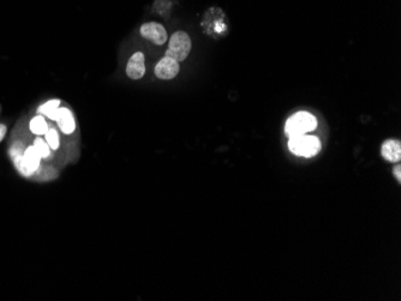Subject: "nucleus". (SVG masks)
<instances>
[{
  "instance_id": "obj_1",
  "label": "nucleus",
  "mask_w": 401,
  "mask_h": 301,
  "mask_svg": "<svg viewBox=\"0 0 401 301\" xmlns=\"http://www.w3.org/2000/svg\"><path fill=\"white\" fill-rule=\"evenodd\" d=\"M289 148L294 155L304 157H312L321 150V142L317 137L308 134L290 136Z\"/></svg>"
},
{
  "instance_id": "obj_2",
  "label": "nucleus",
  "mask_w": 401,
  "mask_h": 301,
  "mask_svg": "<svg viewBox=\"0 0 401 301\" xmlns=\"http://www.w3.org/2000/svg\"><path fill=\"white\" fill-rule=\"evenodd\" d=\"M317 126V120L308 112H298L286 122L285 132L287 136L307 134L314 131Z\"/></svg>"
},
{
  "instance_id": "obj_3",
  "label": "nucleus",
  "mask_w": 401,
  "mask_h": 301,
  "mask_svg": "<svg viewBox=\"0 0 401 301\" xmlns=\"http://www.w3.org/2000/svg\"><path fill=\"white\" fill-rule=\"evenodd\" d=\"M191 52V38L185 31H176L169 38L168 48L166 51V55L169 58L177 60V62H184Z\"/></svg>"
},
{
  "instance_id": "obj_4",
  "label": "nucleus",
  "mask_w": 401,
  "mask_h": 301,
  "mask_svg": "<svg viewBox=\"0 0 401 301\" xmlns=\"http://www.w3.org/2000/svg\"><path fill=\"white\" fill-rule=\"evenodd\" d=\"M41 156L37 153V150L35 149L34 145L28 147L22 155L21 162L17 166L18 171L24 175H31L37 171L39 166H40Z\"/></svg>"
},
{
  "instance_id": "obj_5",
  "label": "nucleus",
  "mask_w": 401,
  "mask_h": 301,
  "mask_svg": "<svg viewBox=\"0 0 401 301\" xmlns=\"http://www.w3.org/2000/svg\"><path fill=\"white\" fill-rule=\"evenodd\" d=\"M141 35L154 45L161 46L167 41V31L162 24L156 22L144 23L141 27Z\"/></svg>"
},
{
  "instance_id": "obj_6",
  "label": "nucleus",
  "mask_w": 401,
  "mask_h": 301,
  "mask_svg": "<svg viewBox=\"0 0 401 301\" xmlns=\"http://www.w3.org/2000/svg\"><path fill=\"white\" fill-rule=\"evenodd\" d=\"M179 63L165 55L155 66V76L160 79H172L179 73Z\"/></svg>"
},
{
  "instance_id": "obj_7",
  "label": "nucleus",
  "mask_w": 401,
  "mask_h": 301,
  "mask_svg": "<svg viewBox=\"0 0 401 301\" xmlns=\"http://www.w3.org/2000/svg\"><path fill=\"white\" fill-rule=\"evenodd\" d=\"M145 58L142 52H136L126 65V74L131 79H141L145 73Z\"/></svg>"
},
{
  "instance_id": "obj_8",
  "label": "nucleus",
  "mask_w": 401,
  "mask_h": 301,
  "mask_svg": "<svg viewBox=\"0 0 401 301\" xmlns=\"http://www.w3.org/2000/svg\"><path fill=\"white\" fill-rule=\"evenodd\" d=\"M381 154L383 158H386L387 161L393 162H399L401 158V144L399 141L395 139H389L383 143Z\"/></svg>"
},
{
  "instance_id": "obj_9",
  "label": "nucleus",
  "mask_w": 401,
  "mask_h": 301,
  "mask_svg": "<svg viewBox=\"0 0 401 301\" xmlns=\"http://www.w3.org/2000/svg\"><path fill=\"white\" fill-rule=\"evenodd\" d=\"M56 123H58L62 132L65 134L72 133L74 129H76V124H74L72 113H71L70 109H67L65 107H60L59 116H58V120H56Z\"/></svg>"
},
{
  "instance_id": "obj_10",
  "label": "nucleus",
  "mask_w": 401,
  "mask_h": 301,
  "mask_svg": "<svg viewBox=\"0 0 401 301\" xmlns=\"http://www.w3.org/2000/svg\"><path fill=\"white\" fill-rule=\"evenodd\" d=\"M59 109H60V101L59 100H51L48 102H46V104L41 105L40 107H39L37 112L39 114L41 115H45L47 116L48 119L51 120H58V116H59Z\"/></svg>"
},
{
  "instance_id": "obj_11",
  "label": "nucleus",
  "mask_w": 401,
  "mask_h": 301,
  "mask_svg": "<svg viewBox=\"0 0 401 301\" xmlns=\"http://www.w3.org/2000/svg\"><path fill=\"white\" fill-rule=\"evenodd\" d=\"M29 127H30L31 132H33L34 134H36V136H42V134H46V132L48 131L47 123H46L45 118L41 114L34 116V118L30 120Z\"/></svg>"
},
{
  "instance_id": "obj_12",
  "label": "nucleus",
  "mask_w": 401,
  "mask_h": 301,
  "mask_svg": "<svg viewBox=\"0 0 401 301\" xmlns=\"http://www.w3.org/2000/svg\"><path fill=\"white\" fill-rule=\"evenodd\" d=\"M34 147L37 150V153L40 154L41 157H48L49 155H51V150H49V145L47 144V142H45L40 137H37L36 139L34 141Z\"/></svg>"
},
{
  "instance_id": "obj_13",
  "label": "nucleus",
  "mask_w": 401,
  "mask_h": 301,
  "mask_svg": "<svg viewBox=\"0 0 401 301\" xmlns=\"http://www.w3.org/2000/svg\"><path fill=\"white\" fill-rule=\"evenodd\" d=\"M46 141H47V144L49 145V148L53 149V150H56L59 148V136L58 132L54 129H49L47 132H46Z\"/></svg>"
},
{
  "instance_id": "obj_14",
  "label": "nucleus",
  "mask_w": 401,
  "mask_h": 301,
  "mask_svg": "<svg viewBox=\"0 0 401 301\" xmlns=\"http://www.w3.org/2000/svg\"><path fill=\"white\" fill-rule=\"evenodd\" d=\"M400 171H401L400 165H397L396 167H395V169H394V174H395L397 182H401V172Z\"/></svg>"
},
{
  "instance_id": "obj_15",
  "label": "nucleus",
  "mask_w": 401,
  "mask_h": 301,
  "mask_svg": "<svg viewBox=\"0 0 401 301\" xmlns=\"http://www.w3.org/2000/svg\"><path fill=\"white\" fill-rule=\"evenodd\" d=\"M6 134V126L3 125V124H0V142L3 141V138L5 137Z\"/></svg>"
}]
</instances>
